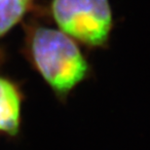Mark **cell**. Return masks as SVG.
<instances>
[{"mask_svg":"<svg viewBox=\"0 0 150 150\" xmlns=\"http://www.w3.org/2000/svg\"><path fill=\"white\" fill-rule=\"evenodd\" d=\"M28 53L35 70L61 103H65L89 76V64L76 41L58 29H33L28 38Z\"/></svg>","mask_w":150,"mask_h":150,"instance_id":"obj_1","label":"cell"},{"mask_svg":"<svg viewBox=\"0 0 150 150\" xmlns=\"http://www.w3.org/2000/svg\"><path fill=\"white\" fill-rule=\"evenodd\" d=\"M52 16L59 30L90 47L106 43L112 28L108 0H52Z\"/></svg>","mask_w":150,"mask_h":150,"instance_id":"obj_2","label":"cell"},{"mask_svg":"<svg viewBox=\"0 0 150 150\" xmlns=\"http://www.w3.org/2000/svg\"><path fill=\"white\" fill-rule=\"evenodd\" d=\"M25 95L14 80L0 76V139L18 142L23 136Z\"/></svg>","mask_w":150,"mask_h":150,"instance_id":"obj_3","label":"cell"},{"mask_svg":"<svg viewBox=\"0 0 150 150\" xmlns=\"http://www.w3.org/2000/svg\"><path fill=\"white\" fill-rule=\"evenodd\" d=\"M28 7L26 0H0V37L23 19Z\"/></svg>","mask_w":150,"mask_h":150,"instance_id":"obj_4","label":"cell"},{"mask_svg":"<svg viewBox=\"0 0 150 150\" xmlns=\"http://www.w3.org/2000/svg\"><path fill=\"white\" fill-rule=\"evenodd\" d=\"M26 1H29V2H30V0H26Z\"/></svg>","mask_w":150,"mask_h":150,"instance_id":"obj_5","label":"cell"}]
</instances>
